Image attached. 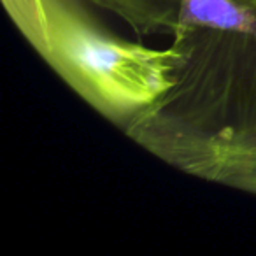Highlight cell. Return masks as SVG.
<instances>
[{
	"label": "cell",
	"instance_id": "obj_2",
	"mask_svg": "<svg viewBox=\"0 0 256 256\" xmlns=\"http://www.w3.org/2000/svg\"><path fill=\"white\" fill-rule=\"evenodd\" d=\"M237 188L246 190V192H251V193H256V172L251 176H248L246 179H242V181L237 184Z\"/></svg>",
	"mask_w": 256,
	"mask_h": 256
},
{
	"label": "cell",
	"instance_id": "obj_1",
	"mask_svg": "<svg viewBox=\"0 0 256 256\" xmlns=\"http://www.w3.org/2000/svg\"><path fill=\"white\" fill-rule=\"evenodd\" d=\"M82 2L39 0L28 42L84 102L124 130L170 92L179 51L116 36Z\"/></svg>",
	"mask_w": 256,
	"mask_h": 256
}]
</instances>
